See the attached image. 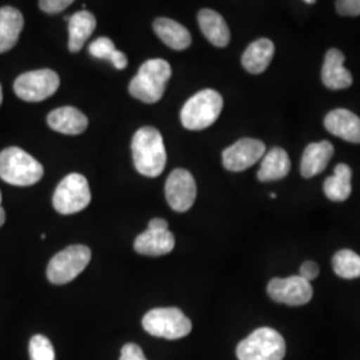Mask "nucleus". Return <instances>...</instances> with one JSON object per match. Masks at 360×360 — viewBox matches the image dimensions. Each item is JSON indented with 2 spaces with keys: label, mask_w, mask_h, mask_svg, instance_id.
Wrapping results in <instances>:
<instances>
[{
  "label": "nucleus",
  "mask_w": 360,
  "mask_h": 360,
  "mask_svg": "<svg viewBox=\"0 0 360 360\" xmlns=\"http://www.w3.org/2000/svg\"><path fill=\"white\" fill-rule=\"evenodd\" d=\"M132 158L136 171L147 178L159 176L166 167L167 153L162 134L154 127H142L132 138Z\"/></svg>",
  "instance_id": "1"
},
{
  "label": "nucleus",
  "mask_w": 360,
  "mask_h": 360,
  "mask_svg": "<svg viewBox=\"0 0 360 360\" xmlns=\"http://www.w3.org/2000/svg\"><path fill=\"white\" fill-rule=\"evenodd\" d=\"M171 74V65L165 59H150L144 62L129 83L131 96L143 103L159 102L163 98Z\"/></svg>",
  "instance_id": "2"
},
{
  "label": "nucleus",
  "mask_w": 360,
  "mask_h": 360,
  "mask_svg": "<svg viewBox=\"0 0 360 360\" xmlns=\"http://www.w3.org/2000/svg\"><path fill=\"white\" fill-rule=\"evenodd\" d=\"M44 169L35 158L19 147L0 153V179L18 187H27L43 178Z\"/></svg>",
  "instance_id": "3"
},
{
  "label": "nucleus",
  "mask_w": 360,
  "mask_h": 360,
  "mask_svg": "<svg viewBox=\"0 0 360 360\" xmlns=\"http://www.w3.org/2000/svg\"><path fill=\"white\" fill-rule=\"evenodd\" d=\"M223 110V98L218 91H199L191 96L180 111L183 127L191 131H200L212 126L218 120Z\"/></svg>",
  "instance_id": "4"
},
{
  "label": "nucleus",
  "mask_w": 360,
  "mask_h": 360,
  "mask_svg": "<svg viewBox=\"0 0 360 360\" xmlns=\"http://www.w3.org/2000/svg\"><path fill=\"white\" fill-rule=\"evenodd\" d=\"M236 355L239 360H283L285 342L278 331L262 327L239 343Z\"/></svg>",
  "instance_id": "5"
},
{
  "label": "nucleus",
  "mask_w": 360,
  "mask_h": 360,
  "mask_svg": "<svg viewBox=\"0 0 360 360\" xmlns=\"http://www.w3.org/2000/svg\"><path fill=\"white\" fill-rule=\"evenodd\" d=\"M142 323L148 334L169 340L181 339L193 330L191 321L176 307L151 309L143 316Z\"/></svg>",
  "instance_id": "6"
},
{
  "label": "nucleus",
  "mask_w": 360,
  "mask_h": 360,
  "mask_svg": "<svg viewBox=\"0 0 360 360\" xmlns=\"http://www.w3.org/2000/svg\"><path fill=\"white\" fill-rule=\"evenodd\" d=\"M91 257V250L86 245L67 247L50 260L47 267V279L52 284L72 282L89 266Z\"/></svg>",
  "instance_id": "7"
},
{
  "label": "nucleus",
  "mask_w": 360,
  "mask_h": 360,
  "mask_svg": "<svg viewBox=\"0 0 360 360\" xmlns=\"http://www.w3.org/2000/svg\"><path fill=\"white\" fill-rule=\"evenodd\" d=\"M91 203L89 180L80 174H70L62 180L52 198L53 208L62 215H72L83 211Z\"/></svg>",
  "instance_id": "8"
},
{
  "label": "nucleus",
  "mask_w": 360,
  "mask_h": 360,
  "mask_svg": "<svg viewBox=\"0 0 360 360\" xmlns=\"http://www.w3.org/2000/svg\"><path fill=\"white\" fill-rule=\"evenodd\" d=\"M60 86L59 75L49 70H34L16 77L13 91L18 98L26 102H43L52 96Z\"/></svg>",
  "instance_id": "9"
},
{
  "label": "nucleus",
  "mask_w": 360,
  "mask_h": 360,
  "mask_svg": "<svg viewBox=\"0 0 360 360\" xmlns=\"http://www.w3.org/2000/svg\"><path fill=\"white\" fill-rule=\"evenodd\" d=\"M165 191L168 205L174 211H188L196 199V181L193 174L184 168L174 169L168 175Z\"/></svg>",
  "instance_id": "10"
},
{
  "label": "nucleus",
  "mask_w": 360,
  "mask_h": 360,
  "mask_svg": "<svg viewBox=\"0 0 360 360\" xmlns=\"http://www.w3.org/2000/svg\"><path fill=\"white\" fill-rule=\"evenodd\" d=\"M267 294L276 303L287 306H303L312 299L314 290L309 282L295 275L284 279H272L267 285Z\"/></svg>",
  "instance_id": "11"
},
{
  "label": "nucleus",
  "mask_w": 360,
  "mask_h": 360,
  "mask_svg": "<svg viewBox=\"0 0 360 360\" xmlns=\"http://www.w3.org/2000/svg\"><path fill=\"white\" fill-rule=\"evenodd\" d=\"M264 154V143L252 138H243L223 151L221 160L226 169L232 172H240L254 166Z\"/></svg>",
  "instance_id": "12"
},
{
  "label": "nucleus",
  "mask_w": 360,
  "mask_h": 360,
  "mask_svg": "<svg viewBox=\"0 0 360 360\" xmlns=\"http://www.w3.org/2000/svg\"><path fill=\"white\" fill-rule=\"evenodd\" d=\"M323 84L330 90H345L351 87L352 75L345 67L343 52L331 49L326 52L322 68Z\"/></svg>",
  "instance_id": "13"
},
{
  "label": "nucleus",
  "mask_w": 360,
  "mask_h": 360,
  "mask_svg": "<svg viewBox=\"0 0 360 360\" xmlns=\"http://www.w3.org/2000/svg\"><path fill=\"white\" fill-rule=\"evenodd\" d=\"M324 127L335 136L349 143H360V117L354 112L338 108L324 117Z\"/></svg>",
  "instance_id": "14"
},
{
  "label": "nucleus",
  "mask_w": 360,
  "mask_h": 360,
  "mask_svg": "<svg viewBox=\"0 0 360 360\" xmlns=\"http://www.w3.org/2000/svg\"><path fill=\"white\" fill-rule=\"evenodd\" d=\"M334 146L328 141L311 143L304 150L300 162V174L303 178H314L327 168L333 155Z\"/></svg>",
  "instance_id": "15"
},
{
  "label": "nucleus",
  "mask_w": 360,
  "mask_h": 360,
  "mask_svg": "<svg viewBox=\"0 0 360 360\" xmlns=\"http://www.w3.org/2000/svg\"><path fill=\"white\" fill-rule=\"evenodd\" d=\"M47 123L53 131L65 135H79L89 127V119L75 107H60L47 116Z\"/></svg>",
  "instance_id": "16"
},
{
  "label": "nucleus",
  "mask_w": 360,
  "mask_h": 360,
  "mask_svg": "<svg viewBox=\"0 0 360 360\" xmlns=\"http://www.w3.org/2000/svg\"><path fill=\"white\" fill-rule=\"evenodd\" d=\"M175 247V238L168 230L154 231L146 230L134 242V248L138 254L147 257L167 255Z\"/></svg>",
  "instance_id": "17"
},
{
  "label": "nucleus",
  "mask_w": 360,
  "mask_h": 360,
  "mask_svg": "<svg viewBox=\"0 0 360 360\" xmlns=\"http://www.w3.org/2000/svg\"><path fill=\"white\" fill-rule=\"evenodd\" d=\"M25 26V18L11 6L0 8V53L10 51L18 43Z\"/></svg>",
  "instance_id": "18"
},
{
  "label": "nucleus",
  "mask_w": 360,
  "mask_h": 360,
  "mask_svg": "<svg viewBox=\"0 0 360 360\" xmlns=\"http://www.w3.org/2000/svg\"><path fill=\"white\" fill-rule=\"evenodd\" d=\"M198 22L203 35L215 47L223 49L230 43V28L220 13L205 8L198 15Z\"/></svg>",
  "instance_id": "19"
},
{
  "label": "nucleus",
  "mask_w": 360,
  "mask_h": 360,
  "mask_svg": "<svg viewBox=\"0 0 360 360\" xmlns=\"http://www.w3.org/2000/svg\"><path fill=\"white\" fill-rule=\"evenodd\" d=\"M275 53V46L270 39L262 38L252 41L242 56V65L250 74L264 72Z\"/></svg>",
  "instance_id": "20"
},
{
  "label": "nucleus",
  "mask_w": 360,
  "mask_h": 360,
  "mask_svg": "<svg viewBox=\"0 0 360 360\" xmlns=\"http://www.w3.org/2000/svg\"><path fill=\"white\" fill-rule=\"evenodd\" d=\"M155 34L172 50L183 51L190 47L193 39L190 31L168 18H158L154 23Z\"/></svg>",
  "instance_id": "21"
},
{
  "label": "nucleus",
  "mask_w": 360,
  "mask_h": 360,
  "mask_svg": "<svg viewBox=\"0 0 360 360\" xmlns=\"http://www.w3.org/2000/svg\"><path fill=\"white\" fill-rule=\"evenodd\" d=\"M68 20V50L71 52H79L87 39L90 38L92 32L96 27V19L92 13L83 10L77 11L70 18H65Z\"/></svg>",
  "instance_id": "22"
},
{
  "label": "nucleus",
  "mask_w": 360,
  "mask_h": 360,
  "mask_svg": "<svg viewBox=\"0 0 360 360\" xmlns=\"http://www.w3.org/2000/svg\"><path fill=\"white\" fill-rule=\"evenodd\" d=\"M291 169V160L285 150L281 147H274L263 156L262 165L257 171V179L260 181L281 180L288 175Z\"/></svg>",
  "instance_id": "23"
},
{
  "label": "nucleus",
  "mask_w": 360,
  "mask_h": 360,
  "mask_svg": "<svg viewBox=\"0 0 360 360\" xmlns=\"http://www.w3.org/2000/svg\"><path fill=\"white\" fill-rule=\"evenodd\" d=\"M351 176H352V169L349 166L345 163L338 165L335 167L334 175H331L324 181L323 190L326 196L333 202L347 200L352 191Z\"/></svg>",
  "instance_id": "24"
},
{
  "label": "nucleus",
  "mask_w": 360,
  "mask_h": 360,
  "mask_svg": "<svg viewBox=\"0 0 360 360\" xmlns=\"http://www.w3.org/2000/svg\"><path fill=\"white\" fill-rule=\"evenodd\" d=\"M89 52L96 59L110 60L116 70H124L129 65L126 53L117 51L114 41L107 37H102L94 40L89 47Z\"/></svg>",
  "instance_id": "25"
},
{
  "label": "nucleus",
  "mask_w": 360,
  "mask_h": 360,
  "mask_svg": "<svg viewBox=\"0 0 360 360\" xmlns=\"http://www.w3.org/2000/svg\"><path fill=\"white\" fill-rule=\"evenodd\" d=\"M335 274L343 279L360 278V257L351 250H340L333 257Z\"/></svg>",
  "instance_id": "26"
},
{
  "label": "nucleus",
  "mask_w": 360,
  "mask_h": 360,
  "mask_svg": "<svg viewBox=\"0 0 360 360\" xmlns=\"http://www.w3.org/2000/svg\"><path fill=\"white\" fill-rule=\"evenodd\" d=\"M30 359L55 360V349L49 338L43 335H35L30 340Z\"/></svg>",
  "instance_id": "27"
},
{
  "label": "nucleus",
  "mask_w": 360,
  "mask_h": 360,
  "mask_svg": "<svg viewBox=\"0 0 360 360\" xmlns=\"http://www.w3.org/2000/svg\"><path fill=\"white\" fill-rule=\"evenodd\" d=\"M72 0H40L39 7L41 11L47 13H59L71 6Z\"/></svg>",
  "instance_id": "28"
},
{
  "label": "nucleus",
  "mask_w": 360,
  "mask_h": 360,
  "mask_svg": "<svg viewBox=\"0 0 360 360\" xmlns=\"http://www.w3.org/2000/svg\"><path fill=\"white\" fill-rule=\"evenodd\" d=\"M336 11L343 16H359L360 0H340L335 3Z\"/></svg>",
  "instance_id": "29"
},
{
  "label": "nucleus",
  "mask_w": 360,
  "mask_h": 360,
  "mask_svg": "<svg viewBox=\"0 0 360 360\" xmlns=\"http://www.w3.org/2000/svg\"><path fill=\"white\" fill-rule=\"evenodd\" d=\"M120 360H147L143 354L142 348L135 343H127L122 348Z\"/></svg>",
  "instance_id": "30"
},
{
  "label": "nucleus",
  "mask_w": 360,
  "mask_h": 360,
  "mask_svg": "<svg viewBox=\"0 0 360 360\" xmlns=\"http://www.w3.org/2000/svg\"><path fill=\"white\" fill-rule=\"evenodd\" d=\"M299 272H300L299 274L300 278H303L307 282H311V281L318 278V275H319V266L315 262H311V260L309 262H304L302 264Z\"/></svg>",
  "instance_id": "31"
},
{
  "label": "nucleus",
  "mask_w": 360,
  "mask_h": 360,
  "mask_svg": "<svg viewBox=\"0 0 360 360\" xmlns=\"http://www.w3.org/2000/svg\"><path fill=\"white\" fill-rule=\"evenodd\" d=\"M168 223L162 218H155L148 223V230H154V231H165L167 230Z\"/></svg>",
  "instance_id": "32"
},
{
  "label": "nucleus",
  "mask_w": 360,
  "mask_h": 360,
  "mask_svg": "<svg viewBox=\"0 0 360 360\" xmlns=\"http://www.w3.org/2000/svg\"><path fill=\"white\" fill-rule=\"evenodd\" d=\"M6 221V212H4V208L1 207V193H0V227L4 224Z\"/></svg>",
  "instance_id": "33"
},
{
  "label": "nucleus",
  "mask_w": 360,
  "mask_h": 360,
  "mask_svg": "<svg viewBox=\"0 0 360 360\" xmlns=\"http://www.w3.org/2000/svg\"><path fill=\"white\" fill-rule=\"evenodd\" d=\"M3 102V90H1V84H0V104Z\"/></svg>",
  "instance_id": "34"
},
{
  "label": "nucleus",
  "mask_w": 360,
  "mask_h": 360,
  "mask_svg": "<svg viewBox=\"0 0 360 360\" xmlns=\"http://www.w3.org/2000/svg\"><path fill=\"white\" fill-rule=\"evenodd\" d=\"M306 3H307V4H315L314 0H306Z\"/></svg>",
  "instance_id": "35"
},
{
  "label": "nucleus",
  "mask_w": 360,
  "mask_h": 360,
  "mask_svg": "<svg viewBox=\"0 0 360 360\" xmlns=\"http://www.w3.org/2000/svg\"><path fill=\"white\" fill-rule=\"evenodd\" d=\"M270 196L272 198V199H275V198H276V193H270Z\"/></svg>",
  "instance_id": "36"
}]
</instances>
